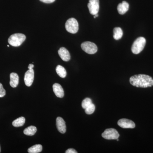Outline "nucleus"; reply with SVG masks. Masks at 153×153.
Returning <instances> with one entry per match:
<instances>
[{"mask_svg":"<svg viewBox=\"0 0 153 153\" xmlns=\"http://www.w3.org/2000/svg\"><path fill=\"white\" fill-rule=\"evenodd\" d=\"M146 44V39L140 37L134 41L131 47V51L134 54H138L143 50Z\"/></svg>","mask_w":153,"mask_h":153,"instance_id":"7ed1b4c3","label":"nucleus"},{"mask_svg":"<svg viewBox=\"0 0 153 153\" xmlns=\"http://www.w3.org/2000/svg\"><path fill=\"white\" fill-rule=\"evenodd\" d=\"M40 1L46 4H50V3L54 2L55 0H40Z\"/></svg>","mask_w":153,"mask_h":153,"instance_id":"b1692460","label":"nucleus"},{"mask_svg":"<svg viewBox=\"0 0 153 153\" xmlns=\"http://www.w3.org/2000/svg\"><path fill=\"white\" fill-rule=\"evenodd\" d=\"M102 136L106 140H117L119 137L120 134L115 129L111 128L105 130Z\"/></svg>","mask_w":153,"mask_h":153,"instance_id":"423d86ee","label":"nucleus"},{"mask_svg":"<svg viewBox=\"0 0 153 153\" xmlns=\"http://www.w3.org/2000/svg\"><path fill=\"white\" fill-rule=\"evenodd\" d=\"M65 28L68 33L75 34L78 32L79 25L76 19L74 18H70L67 20L65 24Z\"/></svg>","mask_w":153,"mask_h":153,"instance_id":"20e7f679","label":"nucleus"},{"mask_svg":"<svg viewBox=\"0 0 153 153\" xmlns=\"http://www.w3.org/2000/svg\"><path fill=\"white\" fill-rule=\"evenodd\" d=\"M98 16V14H96V15H94V19H95L96 17Z\"/></svg>","mask_w":153,"mask_h":153,"instance_id":"a878e982","label":"nucleus"},{"mask_svg":"<svg viewBox=\"0 0 153 153\" xmlns=\"http://www.w3.org/2000/svg\"><path fill=\"white\" fill-rule=\"evenodd\" d=\"M10 85L11 87L16 88L19 83V76L16 73H11L10 74Z\"/></svg>","mask_w":153,"mask_h":153,"instance_id":"4468645a","label":"nucleus"},{"mask_svg":"<svg viewBox=\"0 0 153 153\" xmlns=\"http://www.w3.org/2000/svg\"><path fill=\"white\" fill-rule=\"evenodd\" d=\"M0 152H1V147H0Z\"/></svg>","mask_w":153,"mask_h":153,"instance_id":"cd10ccee","label":"nucleus"},{"mask_svg":"<svg viewBox=\"0 0 153 153\" xmlns=\"http://www.w3.org/2000/svg\"><path fill=\"white\" fill-rule=\"evenodd\" d=\"M37 131V128L36 126H31L24 130V133L26 135L33 136L36 133Z\"/></svg>","mask_w":153,"mask_h":153,"instance_id":"dca6fc26","label":"nucleus"},{"mask_svg":"<svg viewBox=\"0 0 153 153\" xmlns=\"http://www.w3.org/2000/svg\"><path fill=\"white\" fill-rule=\"evenodd\" d=\"M34 79V71L33 69H29L25 73L24 80L25 84L28 87L31 86Z\"/></svg>","mask_w":153,"mask_h":153,"instance_id":"1a4fd4ad","label":"nucleus"},{"mask_svg":"<svg viewBox=\"0 0 153 153\" xmlns=\"http://www.w3.org/2000/svg\"><path fill=\"white\" fill-rule=\"evenodd\" d=\"M92 100L89 98H86L83 100L82 102V107L83 109H85L91 104H92Z\"/></svg>","mask_w":153,"mask_h":153,"instance_id":"aec40b11","label":"nucleus"},{"mask_svg":"<svg viewBox=\"0 0 153 153\" xmlns=\"http://www.w3.org/2000/svg\"><path fill=\"white\" fill-rule=\"evenodd\" d=\"M123 36V31L120 27H115L113 30V37L114 39L118 40Z\"/></svg>","mask_w":153,"mask_h":153,"instance_id":"2eb2a0df","label":"nucleus"},{"mask_svg":"<svg viewBox=\"0 0 153 153\" xmlns=\"http://www.w3.org/2000/svg\"><path fill=\"white\" fill-rule=\"evenodd\" d=\"M95 109V106L94 104L92 103L89 105V106L88 107L85 108V112L86 114H91L94 112V111Z\"/></svg>","mask_w":153,"mask_h":153,"instance_id":"412c9836","label":"nucleus"},{"mask_svg":"<svg viewBox=\"0 0 153 153\" xmlns=\"http://www.w3.org/2000/svg\"><path fill=\"white\" fill-rule=\"evenodd\" d=\"M42 149L43 147L41 145H35L29 148L28 149V152L29 153H38L41 152Z\"/></svg>","mask_w":153,"mask_h":153,"instance_id":"a211bd4d","label":"nucleus"},{"mask_svg":"<svg viewBox=\"0 0 153 153\" xmlns=\"http://www.w3.org/2000/svg\"><path fill=\"white\" fill-rule=\"evenodd\" d=\"M6 90L3 88L2 84L0 83V97H4L6 95Z\"/></svg>","mask_w":153,"mask_h":153,"instance_id":"4be33fe9","label":"nucleus"},{"mask_svg":"<svg viewBox=\"0 0 153 153\" xmlns=\"http://www.w3.org/2000/svg\"><path fill=\"white\" fill-rule=\"evenodd\" d=\"M66 153H77V152H76L75 149H68L66 151Z\"/></svg>","mask_w":153,"mask_h":153,"instance_id":"5701e85b","label":"nucleus"},{"mask_svg":"<svg viewBox=\"0 0 153 153\" xmlns=\"http://www.w3.org/2000/svg\"><path fill=\"white\" fill-rule=\"evenodd\" d=\"M58 53L60 58L63 61L67 62L70 60L71 56H70V53L66 48H64V47H61L58 50Z\"/></svg>","mask_w":153,"mask_h":153,"instance_id":"9b49d317","label":"nucleus"},{"mask_svg":"<svg viewBox=\"0 0 153 153\" xmlns=\"http://www.w3.org/2000/svg\"><path fill=\"white\" fill-rule=\"evenodd\" d=\"M34 67V66L33 64H29V66H28V68H29V69H33Z\"/></svg>","mask_w":153,"mask_h":153,"instance_id":"393cba45","label":"nucleus"},{"mask_svg":"<svg viewBox=\"0 0 153 153\" xmlns=\"http://www.w3.org/2000/svg\"><path fill=\"white\" fill-rule=\"evenodd\" d=\"M53 90L55 95L59 98H62L64 97V92L63 88L58 83H55L53 85Z\"/></svg>","mask_w":153,"mask_h":153,"instance_id":"f8f14e48","label":"nucleus"},{"mask_svg":"<svg viewBox=\"0 0 153 153\" xmlns=\"http://www.w3.org/2000/svg\"><path fill=\"white\" fill-rule=\"evenodd\" d=\"M81 48L88 54H94L97 51V47L95 44L90 41H85L81 45Z\"/></svg>","mask_w":153,"mask_h":153,"instance_id":"39448f33","label":"nucleus"},{"mask_svg":"<svg viewBox=\"0 0 153 153\" xmlns=\"http://www.w3.org/2000/svg\"><path fill=\"white\" fill-rule=\"evenodd\" d=\"M117 141H119L118 138L117 139Z\"/></svg>","mask_w":153,"mask_h":153,"instance_id":"bb28decb","label":"nucleus"},{"mask_svg":"<svg viewBox=\"0 0 153 153\" xmlns=\"http://www.w3.org/2000/svg\"><path fill=\"white\" fill-rule=\"evenodd\" d=\"M7 47H9V45H7Z\"/></svg>","mask_w":153,"mask_h":153,"instance_id":"c85d7f7f","label":"nucleus"},{"mask_svg":"<svg viewBox=\"0 0 153 153\" xmlns=\"http://www.w3.org/2000/svg\"><path fill=\"white\" fill-rule=\"evenodd\" d=\"M26 38V36L24 34L16 33L10 36L8 39V43L13 47H19L25 41Z\"/></svg>","mask_w":153,"mask_h":153,"instance_id":"f03ea898","label":"nucleus"},{"mask_svg":"<svg viewBox=\"0 0 153 153\" xmlns=\"http://www.w3.org/2000/svg\"><path fill=\"white\" fill-rule=\"evenodd\" d=\"M88 7L91 15L94 16L98 14L100 7L99 0H89Z\"/></svg>","mask_w":153,"mask_h":153,"instance_id":"0eeeda50","label":"nucleus"},{"mask_svg":"<svg viewBox=\"0 0 153 153\" xmlns=\"http://www.w3.org/2000/svg\"><path fill=\"white\" fill-rule=\"evenodd\" d=\"M56 126L58 131L61 134H64L66 133V123L62 117H57L56 119Z\"/></svg>","mask_w":153,"mask_h":153,"instance_id":"9d476101","label":"nucleus"},{"mask_svg":"<svg viewBox=\"0 0 153 153\" xmlns=\"http://www.w3.org/2000/svg\"><path fill=\"white\" fill-rule=\"evenodd\" d=\"M56 71L57 74L59 75L60 77L62 78H65L66 76V71L65 68L63 66L58 65L56 67Z\"/></svg>","mask_w":153,"mask_h":153,"instance_id":"6ab92c4d","label":"nucleus"},{"mask_svg":"<svg viewBox=\"0 0 153 153\" xmlns=\"http://www.w3.org/2000/svg\"><path fill=\"white\" fill-rule=\"evenodd\" d=\"M117 123L119 126L124 128H134L135 127V124L133 121L127 119L120 120Z\"/></svg>","mask_w":153,"mask_h":153,"instance_id":"6e6552de","label":"nucleus"},{"mask_svg":"<svg viewBox=\"0 0 153 153\" xmlns=\"http://www.w3.org/2000/svg\"><path fill=\"white\" fill-rule=\"evenodd\" d=\"M129 5L128 3L123 1L121 3H120L117 6L118 12L120 15H124L128 10Z\"/></svg>","mask_w":153,"mask_h":153,"instance_id":"ddd939ff","label":"nucleus"},{"mask_svg":"<svg viewBox=\"0 0 153 153\" xmlns=\"http://www.w3.org/2000/svg\"><path fill=\"white\" fill-rule=\"evenodd\" d=\"M130 82L137 87L147 88L153 85V79L151 76L144 74H137L130 78Z\"/></svg>","mask_w":153,"mask_h":153,"instance_id":"f257e3e1","label":"nucleus"},{"mask_svg":"<svg viewBox=\"0 0 153 153\" xmlns=\"http://www.w3.org/2000/svg\"><path fill=\"white\" fill-rule=\"evenodd\" d=\"M25 123V118L23 117H21L13 121L12 124L15 127H19L24 126Z\"/></svg>","mask_w":153,"mask_h":153,"instance_id":"f3484780","label":"nucleus"}]
</instances>
